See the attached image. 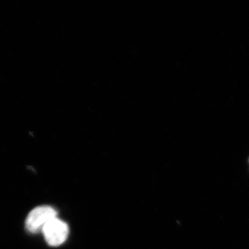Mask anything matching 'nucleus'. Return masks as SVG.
Wrapping results in <instances>:
<instances>
[{"label":"nucleus","mask_w":249,"mask_h":249,"mask_svg":"<svg viewBox=\"0 0 249 249\" xmlns=\"http://www.w3.org/2000/svg\"><path fill=\"white\" fill-rule=\"evenodd\" d=\"M42 231L49 246L58 247L67 240L70 230L66 223L55 217L46 224Z\"/></svg>","instance_id":"obj_2"},{"label":"nucleus","mask_w":249,"mask_h":249,"mask_svg":"<svg viewBox=\"0 0 249 249\" xmlns=\"http://www.w3.org/2000/svg\"><path fill=\"white\" fill-rule=\"evenodd\" d=\"M57 211L49 206H41L31 211L26 220V228L29 232L42 231L46 224L57 217Z\"/></svg>","instance_id":"obj_1"}]
</instances>
